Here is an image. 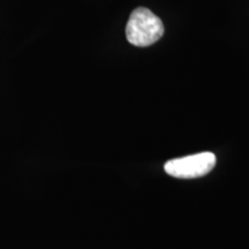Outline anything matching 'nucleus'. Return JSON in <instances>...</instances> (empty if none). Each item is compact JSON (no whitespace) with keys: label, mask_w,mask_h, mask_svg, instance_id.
<instances>
[{"label":"nucleus","mask_w":249,"mask_h":249,"mask_svg":"<svg viewBox=\"0 0 249 249\" xmlns=\"http://www.w3.org/2000/svg\"><path fill=\"white\" fill-rule=\"evenodd\" d=\"M163 35L164 24L157 15L145 7L134 9L126 26V37L130 44L145 48L155 44Z\"/></svg>","instance_id":"nucleus-1"},{"label":"nucleus","mask_w":249,"mask_h":249,"mask_svg":"<svg viewBox=\"0 0 249 249\" xmlns=\"http://www.w3.org/2000/svg\"><path fill=\"white\" fill-rule=\"evenodd\" d=\"M214 165L216 156L213 152H201L169 160L165 164L164 170L174 178L194 179L211 172Z\"/></svg>","instance_id":"nucleus-2"}]
</instances>
